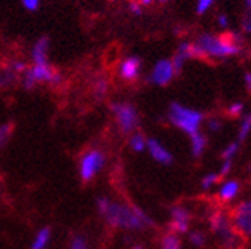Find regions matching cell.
Instances as JSON below:
<instances>
[{"label": "cell", "mask_w": 251, "mask_h": 249, "mask_svg": "<svg viewBox=\"0 0 251 249\" xmlns=\"http://www.w3.org/2000/svg\"><path fill=\"white\" fill-rule=\"evenodd\" d=\"M98 213L110 226L124 231H141L153 225V220L141 208L112 201L109 197L97 199Z\"/></svg>", "instance_id": "obj_1"}, {"label": "cell", "mask_w": 251, "mask_h": 249, "mask_svg": "<svg viewBox=\"0 0 251 249\" xmlns=\"http://www.w3.org/2000/svg\"><path fill=\"white\" fill-rule=\"evenodd\" d=\"M196 46L201 52V57H213V58H227L237 55L242 49L241 37L225 32L221 35L204 34L199 37Z\"/></svg>", "instance_id": "obj_2"}, {"label": "cell", "mask_w": 251, "mask_h": 249, "mask_svg": "<svg viewBox=\"0 0 251 249\" xmlns=\"http://www.w3.org/2000/svg\"><path fill=\"white\" fill-rule=\"evenodd\" d=\"M167 116L175 127L187 133L188 136L198 133L201 126H202V121H204V115L201 113L199 110L182 106L179 103L170 104Z\"/></svg>", "instance_id": "obj_3"}, {"label": "cell", "mask_w": 251, "mask_h": 249, "mask_svg": "<svg viewBox=\"0 0 251 249\" xmlns=\"http://www.w3.org/2000/svg\"><path fill=\"white\" fill-rule=\"evenodd\" d=\"M211 229L218 235L219 242L225 246V248H234L239 245V234H237L231 225V220L227 214L221 213H215L211 216Z\"/></svg>", "instance_id": "obj_4"}, {"label": "cell", "mask_w": 251, "mask_h": 249, "mask_svg": "<svg viewBox=\"0 0 251 249\" xmlns=\"http://www.w3.org/2000/svg\"><path fill=\"white\" fill-rule=\"evenodd\" d=\"M106 165V156L101 150L98 148H92L87 150L78 164V173L83 182H91L92 179L97 178V174L101 171Z\"/></svg>", "instance_id": "obj_5"}, {"label": "cell", "mask_w": 251, "mask_h": 249, "mask_svg": "<svg viewBox=\"0 0 251 249\" xmlns=\"http://www.w3.org/2000/svg\"><path fill=\"white\" fill-rule=\"evenodd\" d=\"M61 81V75L57 73L49 63L46 65H32V68L23 72V87L32 89L39 83H51L58 84Z\"/></svg>", "instance_id": "obj_6"}, {"label": "cell", "mask_w": 251, "mask_h": 249, "mask_svg": "<svg viewBox=\"0 0 251 249\" xmlns=\"http://www.w3.org/2000/svg\"><path fill=\"white\" fill-rule=\"evenodd\" d=\"M112 113L123 133H135L140 118L136 109L129 103H115L112 104Z\"/></svg>", "instance_id": "obj_7"}, {"label": "cell", "mask_w": 251, "mask_h": 249, "mask_svg": "<svg viewBox=\"0 0 251 249\" xmlns=\"http://www.w3.org/2000/svg\"><path fill=\"white\" fill-rule=\"evenodd\" d=\"M230 220L237 234L251 237V199L242 201L234 206Z\"/></svg>", "instance_id": "obj_8"}, {"label": "cell", "mask_w": 251, "mask_h": 249, "mask_svg": "<svg viewBox=\"0 0 251 249\" xmlns=\"http://www.w3.org/2000/svg\"><path fill=\"white\" fill-rule=\"evenodd\" d=\"M175 73L176 72L173 69L172 60H159L150 72L149 80L156 86H166L173 80Z\"/></svg>", "instance_id": "obj_9"}, {"label": "cell", "mask_w": 251, "mask_h": 249, "mask_svg": "<svg viewBox=\"0 0 251 249\" xmlns=\"http://www.w3.org/2000/svg\"><path fill=\"white\" fill-rule=\"evenodd\" d=\"M146 150L149 152L150 156H152V159H155L156 162L161 164V165H170L173 162V155L170 153V150L155 138H149L147 139V148H146Z\"/></svg>", "instance_id": "obj_10"}, {"label": "cell", "mask_w": 251, "mask_h": 249, "mask_svg": "<svg viewBox=\"0 0 251 249\" xmlns=\"http://www.w3.org/2000/svg\"><path fill=\"white\" fill-rule=\"evenodd\" d=\"M170 225L175 234H184L188 231V226H190V213H188L187 208L173 206L170 211Z\"/></svg>", "instance_id": "obj_11"}, {"label": "cell", "mask_w": 251, "mask_h": 249, "mask_svg": "<svg viewBox=\"0 0 251 249\" xmlns=\"http://www.w3.org/2000/svg\"><path fill=\"white\" fill-rule=\"evenodd\" d=\"M141 72V60L138 57H127L120 65V77L126 81H133L140 77Z\"/></svg>", "instance_id": "obj_12"}, {"label": "cell", "mask_w": 251, "mask_h": 249, "mask_svg": "<svg viewBox=\"0 0 251 249\" xmlns=\"http://www.w3.org/2000/svg\"><path fill=\"white\" fill-rule=\"evenodd\" d=\"M48 52H49V39L48 37H42L35 42L34 47H32V61L34 65H46L48 61Z\"/></svg>", "instance_id": "obj_13"}, {"label": "cell", "mask_w": 251, "mask_h": 249, "mask_svg": "<svg viewBox=\"0 0 251 249\" xmlns=\"http://www.w3.org/2000/svg\"><path fill=\"white\" fill-rule=\"evenodd\" d=\"M51 239H52V229L49 226L40 228L34 235L32 243H31V249H46L48 245L51 243Z\"/></svg>", "instance_id": "obj_14"}, {"label": "cell", "mask_w": 251, "mask_h": 249, "mask_svg": "<svg viewBox=\"0 0 251 249\" xmlns=\"http://www.w3.org/2000/svg\"><path fill=\"white\" fill-rule=\"evenodd\" d=\"M239 190H241V185L237 181H233V179L225 181L219 188V197L224 202H230L239 194Z\"/></svg>", "instance_id": "obj_15"}, {"label": "cell", "mask_w": 251, "mask_h": 249, "mask_svg": "<svg viewBox=\"0 0 251 249\" xmlns=\"http://www.w3.org/2000/svg\"><path fill=\"white\" fill-rule=\"evenodd\" d=\"M190 148H192V155L195 158H201L204 155L205 148H207V138L204 133H195L190 136Z\"/></svg>", "instance_id": "obj_16"}, {"label": "cell", "mask_w": 251, "mask_h": 249, "mask_svg": "<svg viewBox=\"0 0 251 249\" xmlns=\"http://www.w3.org/2000/svg\"><path fill=\"white\" fill-rule=\"evenodd\" d=\"M129 145L135 153H143L147 148V138L141 133H133L129 139Z\"/></svg>", "instance_id": "obj_17"}, {"label": "cell", "mask_w": 251, "mask_h": 249, "mask_svg": "<svg viewBox=\"0 0 251 249\" xmlns=\"http://www.w3.org/2000/svg\"><path fill=\"white\" fill-rule=\"evenodd\" d=\"M161 249H182L181 239L178 237V234L175 232L166 234L161 242Z\"/></svg>", "instance_id": "obj_18"}, {"label": "cell", "mask_w": 251, "mask_h": 249, "mask_svg": "<svg viewBox=\"0 0 251 249\" xmlns=\"http://www.w3.org/2000/svg\"><path fill=\"white\" fill-rule=\"evenodd\" d=\"M17 73L12 70L9 66L0 70V87H8L16 81Z\"/></svg>", "instance_id": "obj_19"}, {"label": "cell", "mask_w": 251, "mask_h": 249, "mask_svg": "<svg viewBox=\"0 0 251 249\" xmlns=\"http://www.w3.org/2000/svg\"><path fill=\"white\" fill-rule=\"evenodd\" d=\"M250 132H251V113L245 115L241 122V129H239V133H237V142L245 141Z\"/></svg>", "instance_id": "obj_20"}, {"label": "cell", "mask_w": 251, "mask_h": 249, "mask_svg": "<svg viewBox=\"0 0 251 249\" xmlns=\"http://www.w3.org/2000/svg\"><path fill=\"white\" fill-rule=\"evenodd\" d=\"M219 181V174L218 173H208L205 174V176L202 178V181H201V188L202 190H211L213 186H215Z\"/></svg>", "instance_id": "obj_21"}, {"label": "cell", "mask_w": 251, "mask_h": 249, "mask_svg": "<svg viewBox=\"0 0 251 249\" xmlns=\"http://www.w3.org/2000/svg\"><path fill=\"white\" fill-rule=\"evenodd\" d=\"M69 249H91L89 248V242L84 237V235L78 234V235H74L71 243H69Z\"/></svg>", "instance_id": "obj_22"}, {"label": "cell", "mask_w": 251, "mask_h": 249, "mask_svg": "<svg viewBox=\"0 0 251 249\" xmlns=\"http://www.w3.org/2000/svg\"><path fill=\"white\" fill-rule=\"evenodd\" d=\"M239 152V142H230L222 152V159L224 160H233V158Z\"/></svg>", "instance_id": "obj_23"}, {"label": "cell", "mask_w": 251, "mask_h": 249, "mask_svg": "<svg viewBox=\"0 0 251 249\" xmlns=\"http://www.w3.org/2000/svg\"><path fill=\"white\" fill-rule=\"evenodd\" d=\"M205 240H207L205 234L201 231H193V232H190V235H188V242L196 248H202L205 245Z\"/></svg>", "instance_id": "obj_24"}, {"label": "cell", "mask_w": 251, "mask_h": 249, "mask_svg": "<svg viewBox=\"0 0 251 249\" xmlns=\"http://www.w3.org/2000/svg\"><path fill=\"white\" fill-rule=\"evenodd\" d=\"M11 132H12L11 124H2V126H0V147L5 145V142L9 139Z\"/></svg>", "instance_id": "obj_25"}, {"label": "cell", "mask_w": 251, "mask_h": 249, "mask_svg": "<svg viewBox=\"0 0 251 249\" xmlns=\"http://www.w3.org/2000/svg\"><path fill=\"white\" fill-rule=\"evenodd\" d=\"M94 91H95V95L98 98H103L106 95V92H107V81L103 80V78H100L97 81V84H95V89Z\"/></svg>", "instance_id": "obj_26"}, {"label": "cell", "mask_w": 251, "mask_h": 249, "mask_svg": "<svg viewBox=\"0 0 251 249\" xmlns=\"http://www.w3.org/2000/svg\"><path fill=\"white\" fill-rule=\"evenodd\" d=\"M244 103H239V101H236V103H233L230 107H228V113L230 115H233V116H239V115H242V112H244Z\"/></svg>", "instance_id": "obj_27"}, {"label": "cell", "mask_w": 251, "mask_h": 249, "mask_svg": "<svg viewBox=\"0 0 251 249\" xmlns=\"http://www.w3.org/2000/svg\"><path fill=\"white\" fill-rule=\"evenodd\" d=\"M231 167H233V160H224V164H222V167H221V170H219V178H222V176H228V173L231 171Z\"/></svg>", "instance_id": "obj_28"}, {"label": "cell", "mask_w": 251, "mask_h": 249, "mask_svg": "<svg viewBox=\"0 0 251 249\" xmlns=\"http://www.w3.org/2000/svg\"><path fill=\"white\" fill-rule=\"evenodd\" d=\"M215 0H198V12L199 14H204V12L213 5Z\"/></svg>", "instance_id": "obj_29"}, {"label": "cell", "mask_w": 251, "mask_h": 249, "mask_svg": "<svg viewBox=\"0 0 251 249\" xmlns=\"http://www.w3.org/2000/svg\"><path fill=\"white\" fill-rule=\"evenodd\" d=\"M9 68L14 70L17 75H19V73H23L25 70H26V65H25L23 61H14V63L9 65Z\"/></svg>", "instance_id": "obj_30"}, {"label": "cell", "mask_w": 251, "mask_h": 249, "mask_svg": "<svg viewBox=\"0 0 251 249\" xmlns=\"http://www.w3.org/2000/svg\"><path fill=\"white\" fill-rule=\"evenodd\" d=\"M23 6L29 9V11H35L37 8L40 6V0H22Z\"/></svg>", "instance_id": "obj_31"}, {"label": "cell", "mask_w": 251, "mask_h": 249, "mask_svg": "<svg viewBox=\"0 0 251 249\" xmlns=\"http://www.w3.org/2000/svg\"><path fill=\"white\" fill-rule=\"evenodd\" d=\"M207 126H208V130H210V132H219L221 127H222V124H221V121H218V119L213 118V119L208 121Z\"/></svg>", "instance_id": "obj_32"}, {"label": "cell", "mask_w": 251, "mask_h": 249, "mask_svg": "<svg viewBox=\"0 0 251 249\" xmlns=\"http://www.w3.org/2000/svg\"><path fill=\"white\" fill-rule=\"evenodd\" d=\"M130 11L135 14H141V5L138 2H130Z\"/></svg>", "instance_id": "obj_33"}, {"label": "cell", "mask_w": 251, "mask_h": 249, "mask_svg": "<svg viewBox=\"0 0 251 249\" xmlns=\"http://www.w3.org/2000/svg\"><path fill=\"white\" fill-rule=\"evenodd\" d=\"M218 22H219V24H221L222 28L228 26V17H227V16H224V14L219 16V17H218Z\"/></svg>", "instance_id": "obj_34"}, {"label": "cell", "mask_w": 251, "mask_h": 249, "mask_svg": "<svg viewBox=\"0 0 251 249\" xmlns=\"http://www.w3.org/2000/svg\"><path fill=\"white\" fill-rule=\"evenodd\" d=\"M245 84H247V89L251 91V73L250 72L245 73Z\"/></svg>", "instance_id": "obj_35"}, {"label": "cell", "mask_w": 251, "mask_h": 249, "mask_svg": "<svg viewBox=\"0 0 251 249\" xmlns=\"http://www.w3.org/2000/svg\"><path fill=\"white\" fill-rule=\"evenodd\" d=\"M138 3H140V5H149V3H152V0H138Z\"/></svg>", "instance_id": "obj_36"}, {"label": "cell", "mask_w": 251, "mask_h": 249, "mask_svg": "<svg viewBox=\"0 0 251 249\" xmlns=\"http://www.w3.org/2000/svg\"><path fill=\"white\" fill-rule=\"evenodd\" d=\"M248 173H250V176H251V162H250V165H248Z\"/></svg>", "instance_id": "obj_37"}, {"label": "cell", "mask_w": 251, "mask_h": 249, "mask_svg": "<svg viewBox=\"0 0 251 249\" xmlns=\"http://www.w3.org/2000/svg\"><path fill=\"white\" fill-rule=\"evenodd\" d=\"M132 249H143V246H133Z\"/></svg>", "instance_id": "obj_38"}, {"label": "cell", "mask_w": 251, "mask_h": 249, "mask_svg": "<svg viewBox=\"0 0 251 249\" xmlns=\"http://www.w3.org/2000/svg\"><path fill=\"white\" fill-rule=\"evenodd\" d=\"M247 3H248V6H250V9H251V0H247Z\"/></svg>", "instance_id": "obj_39"}, {"label": "cell", "mask_w": 251, "mask_h": 249, "mask_svg": "<svg viewBox=\"0 0 251 249\" xmlns=\"http://www.w3.org/2000/svg\"><path fill=\"white\" fill-rule=\"evenodd\" d=\"M159 2H167V0H159Z\"/></svg>", "instance_id": "obj_40"}, {"label": "cell", "mask_w": 251, "mask_h": 249, "mask_svg": "<svg viewBox=\"0 0 251 249\" xmlns=\"http://www.w3.org/2000/svg\"><path fill=\"white\" fill-rule=\"evenodd\" d=\"M132 2H138V0H132Z\"/></svg>", "instance_id": "obj_41"}]
</instances>
